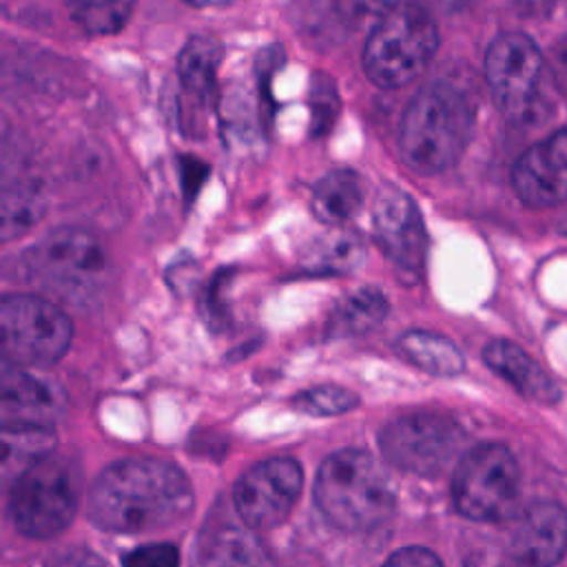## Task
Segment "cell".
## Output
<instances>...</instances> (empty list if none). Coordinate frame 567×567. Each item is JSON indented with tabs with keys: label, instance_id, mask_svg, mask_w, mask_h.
Returning a JSON list of instances; mask_svg holds the SVG:
<instances>
[{
	"label": "cell",
	"instance_id": "cell-7",
	"mask_svg": "<svg viewBox=\"0 0 567 567\" xmlns=\"http://www.w3.org/2000/svg\"><path fill=\"white\" fill-rule=\"evenodd\" d=\"M71 319L38 295H7L0 303V346L7 363L51 365L69 350Z\"/></svg>",
	"mask_w": 567,
	"mask_h": 567
},
{
	"label": "cell",
	"instance_id": "cell-23",
	"mask_svg": "<svg viewBox=\"0 0 567 567\" xmlns=\"http://www.w3.org/2000/svg\"><path fill=\"white\" fill-rule=\"evenodd\" d=\"M47 199L35 184H4L0 199V237L4 241L27 235L44 215Z\"/></svg>",
	"mask_w": 567,
	"mask_h": 567
},
{
	"label": "cell",
	"instance_id": "cell-25",
	"mask_svg": "<svg viewBox=\"0 0 567 567\" xmlns=\"http://www.w3.org/2000/svg\"><path fill=\"white\" fill-rule=\"evenodd\" d=\"M357 401H359L357 394L350 392L348 388L326 383V385H317V388L301 392L295 399V405H297V410L312 414V416H332V414H343V412L352 410L357 405Z\"/></svg>",
	"mask_w": 567,
	"mask_h": 567
},
{
	"label": "cell",
	"instance_id": "cell-26",
	"mask_svg": "<svg viewBox=\"0 0 567 567\" xmlns=\"http://www.w3.org/2000/svg\"><path fill=\"white\" fill-rule=\"evenodd\" d=\"M124 567H179V551L171 543H151L128 551L122 558Z\"/></svg>",
	"mask_w": 567,
	"mask_h": 567
},
{
	"label": "cell",
	"instance_id": "cell-5",
	"mask_svg": "<svg viewBox=\"0 0 567 567\" xmlns=\"http://www.w3.org/2000/svg\"><path fill=\"white\" fill-rule=\"evenodd\" d=\"M80 498V472L66 456L44 454L13 481L9 514L29 538H51L73 518Z\"/></svg>",
	"mask_w": 567,
	"mask_h": 567
},
{
	"label": "cell",
	"instance_id": "cell-28",
	"mask_svg": "<svg viewBox=\"0 0 567 567\" xmlns=\"http://www.w3.org/2000/svg\"><path fill=\"white\" fill-rule=\"evenodd\" d=\"M383 567H443L439 556L425 547H403L394 551Z\"/></svg>",
	"mask_w": 567,
	"mask_h": 567
},
{
	"label": "cell",
	"instance_id": "cell-20",
	"mask_svg": "<svg viewBox=\"0 0 567 567\" xmlns=\"http://www.w3.org/2000/svg\"><path fill=\"white\" fill-rule=\"evenodd\" d=\"M396 348L412 365L434 377H456L465 370V357L458 346L439 332L410 330L401 334Z\"/></svg>",
	"mask_w": 567,
	"mask_h": 567
},
{
	"label": "cell",
	"instance_id": "cell-22",
	"mask_svg": "<svg viewBox=\"0 0 567 567\" xmlns=\"http://www.w3.org/2000/svg\"><path fill=\"white\" fill-rule=\"evenodd\" d=\"M390 310L385 295L379 288H359L348 295L330 315L328 337H357L377 328Z\"/></svg>",
	"mask_w": 567,
	"mask_h": 567
},
{
	"label": "cell",
	"instance_id": "cell-10",
	"mask_svg": "<svg viewBox=\"0 0 567 567\" xmlns=\"http://www.w3.org/2000/svg\"><path fill=\"white\" fill-rule=\"evenodd\" d=\"M463 430L443 414L414 412L388 423L381 434L383 456L412 474L436 476L458 454Z\"/></svg>",
	"mask_w": 567,
	"mask_h": 567
},
{
	"label": "cell",
	"instance_id": "cell-17",
	"mask_svg": "<svg viewBox=\"0 0 567 567\" xmlns=\"http://www.w3.org/2000/svg\"><path fill=\"white\" fill-rule=\"evenodd\" d=\"M197 563L199 567H275L250 527L226 520L202 532Z\"/></svg>",
	"mask_w": 567,
	"mask_h": 567
},
{
	"label": "cell",
	"instance_id": "cell-24",
	"mask_svg": "<svg viewBox=\"0 0 567 567\" xmlns=\"http://www.w3.org/2000/svg\"><path fill=\"white\" fill-rule=\"evenodd\" d=\"M71 20L91 35H113L128 22L135 0H66Z\"/></svg>",
	"mask_w": 567,
	"mask_h": 567
},
{
	"label": "cell",
	"instance_id": "cell-16",
	"mask_svg": "<svg viewBox=\"0 0 567 567\" xmlns=\"http://www.w3.org/2000/svg\"><path fill=\"white\" fill-rule=\"evenodd\" d=\"M483 359L498 377L514 385L523 396L545 405H551L560 399V388L556 385V381L520 346L507 339H494L485 346Z\"/></svg>",
	"mask_w": 567,
	"mask_h": 567
},
{
	"label": "cell",
	"instance_id": "cell-13",
	"mask_svg": "<svg viewBox=\"0 0 567 567\" xmlns=\"http://www.w3.org/2000/svg\"><path fill=\"white\" fill-rule=\"evenodd\" d=\"M512 186L529 208H551L567 199V128L518 155L512 166Z\"/></svg>",
	"mask_w": 567,
	"mask_h": 567
},
{
	"label": "cell",
	"instance_id": "cell-9",
	"mask_svg": "<svg viewBox=\"0 0 567 567\" xmlns=\"http://www.w3.org/2000/svg\"><path fill=\"white\" fill-rule=\"evenodd\" d=\"M547 62L538 44L518 31L501 33L485 53V80L496 109L514 122H523L538 104Z\"/></svg>",
	"mask_w": 567,
	"mask_h": 567
},
{
	"label": "cell",
	"instance_id": "cell-6",
	"mask_svg": "<svg viewBox=\"0 0 567 567\" xmlns=\"http://www.w3.org/2000/svg\"><path fill=\"white\" fill-rule=\"evenodd\" d=\"M520 494V470L503 443H481L463 454L452 481L456 509L481 523L507 518Z\"/></svg>",
	"mask_w": 567,
	"mask_h": 567
},
{
	"label": "cell",
	"instance_id": "cell-27",
	"mask_svg": "<svg viewBox=\"0 0 567 567\" xmlns=\"http://www.w3.org/2000/svg\"><path fill=\"white\" fill-rule=\"evenodd\" d=\"M334 4L348 20L379 22L383 16H388L392 9L399 7V0H334Z\"/></svg>",
	"mask_w": 567,
	"mask_h": 567
},
{
	"label": "cell",
	"instance_id": "cell-15",
	"mask_svg": "<svg viewBox=\"0 0 567 567\" xmlns=\"http://www.w3.org/2000/svg\"><path fill=\"white\" fill-rule=\"evenodd\" d=\"M567 551V512L534 503L516 520L509 554L518 567H554Z\"/></svg>",
	"mask_w": 567,
	"mask_h": 567
},
{
	"label": "cell",
	"instance_id": "cell-19",
	"mask_svg": "<svg viewBox=\"0 0 567 567\" xmlns=\"http://www.w3.org/2000/svg\"><path fill=\"white\" fill-rule=\"evenodd\" d=\"M363 204L361 177L350 168H337L323 175L312 190L315 215L330 226H343Z\"/></svg>",
	"mask_w": 567,
	"mask_h": 567
},
{
	"label": "cell",
	"instance_id": "cell-31",
	"mask_svg": "<svg viewBox=\"0 0 567 567\" xmlns=\"http://www.w3.org/2000/svg\"><path fill=\"white\" fill-rule=\"evenodd\" d=\"M184 2L202 9V7H228V4H233L237 0H184Z\"/></svg>",
	"mask_w": 567,
	"mask_h": 567
},
{
	"label": "cell",
	"instance_id": "cell-18",
	"mask_svg": "<svg viewBox=\"0 0 567 567\" xmlns=\"http://www.w3.org/2000/svg\"><path fill=\"white\" fill-rule=\"evenodd\" d=\"M365 257V244L359 233L332 226L315 237L301 257V266L315 275H348L361 266Z\"/></svg>",
	"mask_w": 567,
	"mask_h": 567
},
{
	"label": "cell",
	"instance_id": "cell-2",
	"mask_svg": "<svg viewBox=\"0 0 567 567\" xmlns=\"http://www.w3.org/2000/svg\"><path fill=\"white\" fill-rule=\"evenodd\" d=\"M474 102L454 82L425 84L405 106L399 126L401 159L416 175L452 168L474 131Z\"/></svg>",
	"mask_w": 567,
	"mask_h": 567
},
{
	"label": "cell",
	"instance_id": "cell-29",
	"mask_svg": "<svg viewBox=\"0 0 567 567\" xmlns=\"http://www.w3.org/2000/svg\"><path fill=\"white\" fill-rule=\"evenodd\" d=\"M549 75H551L556 89L563 95H567V33L551 47Z\"/></svg>",
	"mask_w": 567,
	"mask_h": 567
},
{
	"label": "cell",
	"instance_id": "cell-14",
	"mask_svg": "<svg viewBox=\"0 0 567 567\" xmlns=\"http://www.w3.org/2000/svg\"><path fill=\"white\" fill-rule=\"evenodd\" d=\"M62 410L53 383L24 372L20 365L2 363L0 421L4 430H49Z\"/></svg>",
	"mask_w": 567,
	"mask_h": 567
},
{
	"label": "cell",
	"instance_id": "cell-3",
	"mask_svg": "<svg viewBox=\"0 0 567 567\" xmlns=\"http://www.w3.org/2000/svg\"><path fill=\"white\" fill-rule=\"evenodd\" d=\"M315 501L332 525L346 532H370L390 518L396 489L372 454L341 450L321 463Z\"/></svg>",
	"mask_w": 567,
	"mask_h": 567
},
{
	"label": "cell",
	"instance_id": "cell-1",
	"mask_svg": "<svg viewBox=\"0 0 567 567\" xmlns=\"http://www.w3.org/2000/svg\"><path fill=\"white\" fill-rule=\"evenodd\" d=\"M193 507L188 478L171 463L131 458L109 465L91 487V520L115 534L155 532L186 518Z\"/></svg>",
	"mask_w": 567,
	"mask_h": 567
},
{
	"label": "cell",
	"instance_id": "cell-30",
	"mask_svg": "<svg viewBox=\"0 0 567 567\" xmlns=\"http://www.w3.org/2000/svg\"><path fill=\"white\" fill-rule=\"evenodd\" d=\"M49 567H109V565L89 549H73L58 556Z\"/></svg>",
	"mask_w": 567,
	"mask_h": 567
},
{
	"label": "cell",
	"instance_id": "cell-12",
	"mask_svg": "<svg viewBox=\"0 0 567 567\" xmlns=\"http://www.w3.org/2000/svg\"><path fill=\"white\" fill-rule=\"evenodd\" d=\"M372 237L383 255L408 277L425 268L427 233L416 202L394 184H385L372 204Z\"/></svg>",
	"mask_w": 567,
	"mask_h": 567
},
{
	"label": "cell",
	"instance_id": "cell-11",
	"mask_svg": "<svg viewBox=\"0 0 567 567\" xmlns=\"http://www.w3.org/2000/svg\"><path fill=\"white\" fill-rule=\"evenodd\" d=\"M301 467L297 461L275 456L252 465L233 489V505L250 529L279 525L295 507L301 492Z\"/></svg>",
	"mask_w": 567,
	"mask_h": 567
},
{
	"label": "cell",
	"instance_id": "cell-21",
	"mask_svg": "<svg viewBox=\"0 0 567 567\" xmlns=\"http://www.w3.org/2000/svg\"><path fill=\"white\" fill-rule=\"evenodd\" d=\"M224 58V47L213 35H193L177 53V78L184 91L204 100L215 86V75Z\"/></svg>",
	"mask_w": 567,
	"mask_h": 567
},
{
	"label": "cell",
	"instance_id": "cell-4",
	"mask_svg": "<svg viewBox=\"0 0 567 567\" xmlns=\"http://www.w3.org/2000/svg\"><path fill=\"white\" fill-rule=\"evenodd\" d=\"M439 27L419 4H399L370 31L363 71L381 89H399L423 73L439 51Z\"/></svg>",
	"mask_w": 567,
	"mask_h": 567
},
{
	"label": "cell",
	"instance_id": "cell-8",
	"mask_svg": "<svg viewBox=\"0 0 567 567\" xmlns=\"http://www.w3.org/2000/svg\"><path fill=\"white\" fill-rule=\"evenodd\" d=\"M29 272L64 299L86 297L106 270V250L97 235L62 226L42 237L24 255Z\"/></svg>",
	"mask_w": 567,
	"mask_h": 567
}]
</instances>
